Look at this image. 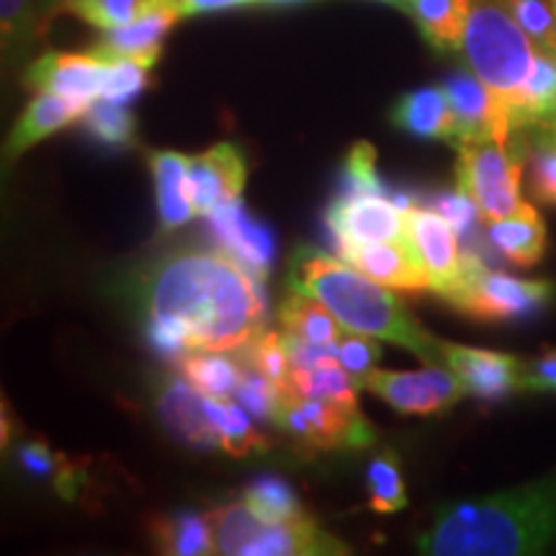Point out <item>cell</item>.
<instances>
[{
  "label": "cell",
  "mask_w": 556,
  "mask_h": 556,
  "mask_svg": "<svg viewBox=\"0 0 556 556\" xmlns=\"http://www.w3.org/2000/svg\"><path fill=\"white\" fill-rule=\"evenodd\" d=\"M258 278L227 250H180L148 278V336L163 358L240 353L266 332Z\"/></svg>",
  "instance_id": "cell-1"
},
{
  "label": "cell",
  "mask_w": 556,
  "mask_h": 556,
  "mask_svg": "<svg viewBox=\"0 0 556 556\" xmlns=\"http://www.w3.org/2000/svg\"><path fill=\"white\" fill-rule=\"evenodd\" d=\"M556 544V471L536 482L441 507L417 539L420 554L520 556Z\"/></svg>",
  "instance_id": "cell-2"
},
{
  "label": "cell",
  "mask_w": 556,
  "mask_h": 556,
  "mask_svg": "<svg viewBox=\"0 0 556 556\" xmlns=\"http://www.w3.org/2000/svg\"><path fill=\"white\" fill-rule=\"evenodd\" d=\"M289 289L319 299L348 330L407 348L426 364H441V340L417 325L392 289L381 287L343 258H332L317 248H299L289 266Z\"/></svg>",
  "instance_id": "cell-3"
},
{
  "label": "cell",
  "mask_w": 556,
  "mask_h": 556,
  "mask_svg": "<svg viewBox=\"0 0 556 556\" xmlns=\"http://www.w3.org/2000/svg\"><path fill=\"white\" fill-rule=\"evenodd\" d=\"M462 52L471 73L513 111L539 50L500 0H471Z\"/></svg>",
  "instance_id": "cell-4"
},
{
  "label": "cell",
  "mask_w": 556,
  "mask_h": 556,
  "mask_svg": "<svg viewBox=\"0 0 556 556\" xmlns=\"http://www.w3.org/2000/svg\"><path fill=\"white\" fill-rule=\"evenodd\" d=\"M552 296L554 287L548 281H531V278L486 270L482 261L464 253V276L446 296V302L475 319L503 323V319L533 315Z\"/></svg>",
  "instance_id": "cell-5"
},
{
  "label": "cell",
  "mask_w": 556,
  "mask_h": 556,
  "mask_svg": "<svg viewBox=\"0 0 556 556\" xmlns=\"http://www.w3.org/2000/svg\"><path fill=\"white\" fill-rule=\"evenodd\" d=\"M456 186L467 191L479 206L484 222L503 219L523 204L520 180L526 157L503 142L456 144Z\"/></svg>",
  "instance_id": "cell-6"
},
{
  "label": "cell",
  "mask_w": 556,
  "mask_h": 556,
  "mask_svg": "<svg viewBox=\"0 0 556 556\" xmlns=\"http://www.w3.org/2000/svg\"><path fill=\"white\" fill-rule=\"evenodd\" d=\"M274 422L287 430L299 446L309 451L364 448L374 441V430L358 413V407L304 400L287 392H281Z\"/></svg>",
  "instance_id": "cell-7"
},
{
  "label": "cell",
  "mask_w": 556,
  "mask_h": 556,
  "mask_svg": "<svg viewBox=\"0 0 556 556\" xmlns=\"http://www.w3.org/2000/svg\"><path fill=\"white\" fill-rule=\"evenodd\" d=\"M407 199H389L384 193H340L325 222L336 240L338 253L366 242L407 240Z\"/></svg>",
  "instance_id": "cell-8"
},
{
  "label": "cell",
  "mask_w": 556,
  "mask_h": 556,
  "mask_svg": "<svg viewBox=\"0 0 556 556\" xmlns=\"http://www.w3.org/2000/svg\"><path fill=\"white\" fill-rule=\"evenodd\" d=\"M361 387L405 415L446 413L464 397L462 381L448 366L428 364L417 371H384L371 368Z\"/></svg>",
  "instance_id": "cell-9"
},
{
  "label": "cell",
  "mask_w": 556,
  "mask_h": 556,
  "mask_svg": "<svg viewBox=\"0 0 556 556\" xmlns=\"http://www.w3.org/2000/svg\"><path fill=\"white\" fill-rule=\"evenodd\" d=\"M451 109L456 116L454 144L464 142H503L510 144L516 122L507 103L492 93L475 73H451L443 80Z\"/></svg>",
  "instance_id": "cell-10"
},
{
  "label": "cell",
  "mask_w": 556,
  "mask_h": 556,
  "mask_svg": "<svg viewBox=\"0 0 556 556\" xmlns=\"http://www.w3.org/2000/svg\"><path fill=\"white\" fill-rule=\"evenodd\" d=\"M438 351H441V364L456 374L469 397L497 402L523 392V358L484 351V348L446 343V340L438 343Z\"/></svg>",
  "instance_id": "cell-11"
},
{
  "label": "cell",
  "mask_w": 556,
  "mask_h": 556,
  "mask_svg": "<svg viewBox=\"0 0 556 556\" xmlns=\"http://www.w3.org/2000/svg\"><path fill=\"white\" fill-rule=\"evenodd\" d=\"M407 240L415 248L422 268L428 270L433 291L446 299L464 276V255L458 250L456 229L433 206H409Z\"/></svg>",
  "instance_id": "cell-12"
},
{
  "label": "cell",
  "mask_w": 556,
  "mask_h": 556,
  "mask_svg": "<svg viewBox=\"0 0 556 556\" xmlns=\"http://www.w3.org/2000/svg\"><path fill=\"white\" fill-rule=\"evenodd\" d=\"M106 73L109 62L93 52H47L31 62L24 80L37 93H54L80 106H90L103 96Z\"/></svg>",
  "instance_id": "cell-13"
},
{
  "label": "cell",
  "mask_w": 556,
  "mask_h": 556,
  "mask_svg": "<svg viewBox=\"0 0 556 556\" xmlns=\"http://www.w3.org/2000/svg\"><path fill=\"white\" fill-rule=\"evenodd\" d=\"M245 160L235 144H214L212 150L191 157L189 193L193 212L199 217H212L217 208L238 201L245 189Z\"/></svg>",
  "instance_id": "cell-14"
},
{
  "label": "cell",
  "mask_w": 556,
  "mask_h": 556,
  "mask_svg": "<svg viewBox=\"0 0 556 556\" xmlns=\"http://www.w3.org/2000/svg\"><path fill=\"white\" fill-rule=\"evenodd\" d=\"M340 258L351 263L361 274L379 281L381 287L402 291V294H422L433 291L428 270L422 268L415 248L409 240H389V242H366V245H353L340 250Z\"/></svg>",
  "instance_id": "cell-15"
},
{
  "label": "cell",
  "mask_w": 556,
  "mask_h": 556,
  "mask_svg": "<svg viewBox=\"0 0 556 556\" xmlns=\"http://www.w3.org/2000/svg\"><path fill=\"white\" fill-rule=\"evenodd\" d=\"M157 415L173 438L193 448H222L219 433L208 415V397L184 377H173L157 392Z\"/></svg>",
  "instance_id": "cell-16"
},
{
  "label": "cell",
  "mask_w": 556,
  "mask_h": 556,
  "mask_svg": "<svg viewBox=\"0 0 556 556\" xmlns=\"http://www.w3.org/2000/svg\"><path fill=\"white\" fill-rule=\"evenodd\" d=\"M212 227L217 232L222 248L232 255L240 266H245L253 278L263 283L270 274V263H274V238L261 222H255L242 206V201L217 208L212 214Z\"/></svg>",
  "instance_id": "cell-17"
},
{
  "label": "cell",
  "mask_w": 556,
  "mask_h": 556,
  "mask_svg": "<svg viewBox=\"0 0 556 556\" xmlns=\"http://www.w3.org/2000/svg\"><path fill=\"white\" fill-rule=\"evenodd\" d=\"M180 18L184 16H180L176 5H165V9L152 11L148 16L131 21V24L103 31V37L96 41L90 52L99 54V58L106 62L131 58L155 67L160 52H163V39L168 37V31Z\"/></svg>",
  "instance_id": "cell-18"
},
{
  "label": "cell",
  "mask_w": 556,
  "mask_h": 556,
  "mask_svg": "<svg viewBox=\"0 0 556 556\" xmlns=\"http://www.w3.org/2000/svg\"><path fill=\"white\" fill-rule=\"evenodd\" d=\"M351 554L343 541L330 536L315 520L302 516L287 523H263L242 556H338Z\"/></svg>",
  "instance_id": "cell-19"
},
{
  "label": "cell",
  "mask_w": 556,
  "mask_h": 556,
  "mask_svg": "<svg viewBox=\"0 0 556 556\" xmlns=\"http://www.w3.org/2000/svg\"><path fill=\"white\" fill-rule=\"evenodd\" d=\"M486 238L505 261L520 268L536 266L546 253V225L528 201L507 217L486 222Z\"/></svg>",
  "instance_id": "cell-20"
},
{
  "label": "cell",
  "mask_w": 556,
  "mask_h": 556,
  "mask_svg": "<svg viewBox=\"0 0 556 556\" xmlns=\"http://www.w3.org/2000/svg\"><path fill=\"white\" fill-rule=\"evenodd\" d=\"M88 106L62 99L54 93H39L29 101L18 122L13 124L9 142H5V160H16L34 144L47 139L54 131L67 127V124L83 119Z\"/></svg>",
  "instance_id": "cell-21"
},
{
  "label": "cell",
  "mask_w": 556,
  "mask_h": 556,
  "mask_svg": "<svg viewBox=\"0 0 556 556\" xmlns=\"http://www.w3.org/2000/svg\"><path fill=\"white\" fill-rule=\"evenodd\" d=\"M189 163L184 152H152L150 168L152 180H155L157 193V217L163 232L184 227L193 214L191 193H189Z\"/></svg>",
  "instance_id": "cell-22"
},
{
  "label": "cell",
  "mask_w": 556,
  "mask_h": 556,
  "mask_svg": "<svg viewBox=\"0 0 556 556\" xmlns=\"http://www.w3.org/2000/svg\"><path fill=\"white\" fill-rule=\"evenodd\" d=\"M394 127L409 131L422 139H448L456 137V116L451 109L446 90L441 88H417L405 93L392 109Z\"/></svg>",
  "instance_id": "cell-23"
},
{
  "label": "cell",
  "mask_w": 556,
  "mask_h": 556,
  "mask_svg": "<svg viewBox=\"0 0 556 556\" xmlns=\"http://www.w3.org/2000/svg\"><path fill=\"white\" fill-rule=\"evenodd\" d=\"M402 11L409 13L433 50H462L471 0H407Z\"/></svg>",
  "instance_id": "cell-24"
},
{
  "label": "cell",
  "mask_w": 556,
  "mask_h": 556,
  "mask_svg": "<svg viewBox=\"0 0 556 556\" xmlns=\"http://www.w3.org/2000/svg\"><path fill=\"white\" fill-rule=\"evenodd\" d=\"M358 381L345 371L338 361H325V364L291 368L281 392L294 394L304 400L336 402L343 407H358Z\"/></svg>",
  "instance_id": "cell-25"
},
{
  "label": "cell",
  "mask_w": 556,
  "mask_h": 556,
  "mask_svg": "<svg viewBox=\"0 0 556 556\" xmlns=\"http://www.w3.org/2000/svg\"><path fill=\"white\" fill-rule=\"evenodd\" d=\"M152 539L160 554L168 556H206L217 554L212 518L199 513H176V516L152 520Z\"/></svg>",
  "instance_id": "cell-26"
},
{
  "label": "cell",
  "mask_w": 556,
  "mask_h": 556,
  "mask_svg": "<svg viewBox=\"0 0 556 556\" xmlns=\"http://www.w3.org/2000/svg\"><path fill=\"white\" fill-rule=\"evenodd\" d=\"M180 377L197 387L201 394L217 400H229L238 389L245 361L242 353H189L178 361Z\"/></svg>",
  "instance_id": "cell-27"
},
{
  "label": "cell",
  "mask_w": 556,
  "mask_h": 556,
  "mask_svg": "<svg viewBox=\"0 0 556 556\" xmlns=\"http://www.w3.org/2000/svg\"><path fill=\"white\" fill-rule=\"evenodd\" d=\"M513 119L516 131L556 119V54L539 50L531 75L513 106Z\"/></svg>",
  "instance_id": "cell-28"
},
{
  "label": "cell",
  "mask_w": 556,
  "mask_h": 556,
  "mask_svg": "<svg viewBox=\"0 0 556 556\" xmlns=\"http://www.w3.org/2000/svg\"><path fill=\"white\" fill-rule=\"evenodd\" d=\"M278 319H281L283 332L309 340V343H336L343 332L340 319L319 299L304 294V291H291L283 299L278 307Z\"/></svg>",
  "instance_id": "cell-29"
},
{
  "label": "cell",
  "mask_w": 556,
  "mask_h": 556,
  "mask_svg": "<svg viewBox=\"0 0 556 556\" xmlns=\"http://www.w3.org/2000/svg\"><path fill=\"white\" fill-rule=\"evenodd\" d=\"M165 5H176V0H60L58 9L73 13L96 29L109 31Z\"/></svg>",
  "instance_id": "cell-30"
},
{
  "label": "cell",
  "mask_w": 556,
  "mask_h": 556,
  "mask_svg": "<svg viewBox=\"0 0 556 556\" xmlns=\"http://www.w3.org/2000/svg\"><path fill=\"white\" fill-rule=\"evenodd\" d=\"M208 415H212L214 428L219 433L222 448L229 456H250L255 451L266 448V438L258 433V428L253 426L248 409L240 402H235L232 397H208Z\"/></svg>",
  "instance_id": "cell-31"
},
{
  "label": "cell",
  "mask_w": 556,
  "mask_h": 556,
  "mask_svg": "<svg viewBox=\"0 0 556 556\" xmlns=\"http://www.w3.org/2000/svg\"><path fill=\"white\" fill-rule=\"evenodd\" d=\"M242 500L250 510L258 516L263 523H287V520L302 518V503L294 495V490L278 477H258L248 490L242 492Z\"/></svg>",
  "instance_id": "cell-32"
},
{
  "label": "cell",
  "mask_w": 556,
  "mask_h": 556,
  "mask_svg": "<svg viewBox=\"0 0 556 556\" xmlns=\"http://www.w3.org/2000/svg\"><path fill=\"white\" fill-rule=\"evenodd\" d=\"M80 122L90 131V137L109 148H129L137 139V119L127 103L109 101L103 96L90 103Z\"/></svg>",
  "instance_id": "cell-33"
},
{
  "label": "cell",
  "mask_w": 556,
  "mask_h": 556,
  "mask_svg": "<svg viewBox=\"0 0 556 556\" xmlns=\"http://www.w3.org/2000/svg\"><path fill=\"white\" fill-rule=\"evenodd\" d=\"M536 135L528 148V184L531 193L548 206H556V119L531 127Z\"/></svg>",
  "instance_id": "cell-34"
},
{
  "label": "cell",
  "mask_w": 556,
  "mask_h": 556,
  "mask_svg": "<svg viewBox=\"0 0 556 556\" xmlns=\"http://www.w3.org/2000/svg\"><path fill=\"white\" fill-rule=\"evenodd\" d=\"M212 518V531L214 541H217V554L227 556H242L245 546L255 539V533L263 528V520L255 516L253 510L245 505V500L240 503H229L225 507L208 513Z\"/></svg>",
  "instance_id": "cell-35"
},
{
  "label": "cell",
  "mask_w": 556,
  "mask_h": 556,
  "mask_svg": "<svg viewBox=\"0 0 556 556\" xmlns=\"http://www.w3.org/2000/svg\"><path fill=\"white\" fill-rule=\"evenodd\" d=\"M366 482L371 507L377 513H400L407 507L405 479H402L400 462L392 451H381L379 456L371 458L366 471Z\"/></svg>",
  "instance_id": "cell-36"
},
{
  "label": "cell",
  "mask_w": 556,
  "mask_h": 556,
  "mask_svg": "<svg viewBox=\"0 0 556 556\" xmlns=\"http://www.w3.org/2000/svg\"><path fill=\"white\" fill-rule=\"evenodd\" d=\"M45 0H0V21H3V52L5 60H16L37 34Z\"/></svg>",
  "instance_id": "cell-37"
},
{
  "label": "cell",
  "mask_w": 556,
  "mask_h": 556,
  "mask_svg": "<svg viewBox=\"0 0 556 556\" xmlns=\"http://www.w3.org/2000/svg\"><path fill=\"white\" fill-rule=\"evenodd\" d=\"M536 50L556 54V0H500Z\"/></svg>",
  "instance_id": "cell-38"
},
{
  "label": "cell",
  "mask_w": 556,
  "mask_h": 556,
  "mask_svg": "<svg viewBox=\"0 0 556 556\" xmlns=\"http://www.w3.org/2000/svg\"><path fill=\"white\" fill-rule=\"evenodd\" d=\"M240 353L248 368L263 374V377L274 381V384L283 387V381H287L291 371V361H289L283 332H270V330L261 332V336Z\"/></svg>",
  "instance_id": "cell-39"
},
{
  "label": "cell",
  "mask_w": 556,
  "mask_h": 556,
  "mask_svg": "<svg viewBox=\"0 0 556 556\" xmlns=\"http://www.w3.org/2000/svg\"><path fill=\"white\" fill-rule=\"evenodd\" d=\"M18 462H21V467H24L26 471H31L34 477L52 479V482L58 484V490L65 497L75 495V490H73V484H75L73 464H70L67 458H62L60 454H54V451L47 446V443L34 441V443H26V446H21Z\"/></svg>",
  "instance_id": "cell-40"
},
{
  "label": "cell",
  "mask_w": 556,
  "mask_h": 556,
  "mask_svg": "<svg viewBox=\"0 0 556 556\" xmlns=\"http://www.w3.org/2000/svg\"><path fill=\"white\" fill-rule=\"evenodd\" d=\"M379 338L366 336V332L348 330L343 328L336 340V356L338 364L351 374L353 379L364 381V377L371 368H377V361L381 358V345L377 343Z\"/></svg>",
  "instance_id": "cell-41"
},
{
  "label": "cell",
  "mask_w": 556,
  "mask_h": 556,
  "mask_svg": "<svg viewBox=\"0 0 556 556\" xmlns=\"http://www.w3.org/2000/svg\"><path fill=\"white\" fill-rule=\"evenodd\" d=\"M150 65L131 58L111 60L106 83H103V99L116 103L135 101L137 96L150 86Z\"/></svg>",
  "instance_id": "cell-42"
},
{
  "label": "cell",
  "mask_w": 556,
  "mask_h": 556,
  "mask_svg": "<svg viewBox=\"0 0 556 556\" xmlns=\"http://www.w3.org/2000/svg\"><path fill=\"white\" fill-rule=\"evenodd\" d=\"M232 400L240 402V405L245 407L253 417H261V420L274 422L278 402H281V387L263 377V374L253 371V368L245 366V374H242V379H240L238 389H235Z\"/></svg>",
  "instance_id": "cell-43"
},
{
  "label": "cell",
  "mask_w": 556,
  "mask_h": 556,
  "mask_svg": "<svg viewBox=\"0 0 556 556\" xmlns=\"http://www.w3.org/2000/svg\"><path fill=\"white\" fill-rule=\"evenodd\" d=\"M343 193H384L377 173V150L368 142L353 144L345 160V189Z\"/></svg>",
  "instance_id": "cell-44"
},
{
  "label": "cell",
  "mask_w": 556,
  "mask_h": 556,
  "mask_svg": "<svg viewBox=\"0 0 556 556\" xmlns=\"http://www.w3.org/2000/svg\"><path fill=\"white\" fill-rule=\"evenodd\" d=\"M433 208L451 222V227H454L456 235H462V238H471V232H475L477 227V219L482 217V214H479V206L475 204V199H471L467 191L458 189V186L456 191L441 193V197L435 199Z\"/></svg>",
  "instance_id": "cell-45"
},
{
  "label": "cell",
  "mask_w": 556,
  "mask_h": 556,
  "mask_svg": "<svg viewBox=\"0 0 556 556\" xmlns=\"http://www.w3.org/2000/svg\"><path fill=\"white\" fill-rule=\"evenodd\" d=\"M523 392L556 394V348L523 364Z\"/></svg>",
  "instance_id": "cell-46"
},
{
  "label": "cell",
  "mask_w": 556,
  "mask_h": 556,
  "mask_svg": "<svg viewBox=\"0 0 556 556\" xmlns=\"http://www.w3.org/2000/svg\"><path fill=\"white\" fill-rule=\"evenodd\" d=\"M250 3H255V0H176V9L180 11V16H197V13L240 9V5Z\"/></svg>",
  "instance_id": "cell-47"
},
{
  "label": "cell",
  "mask_w": 556,
  "mask_h": 556,
  "mask_svg": "<svg viewBox=\"0 0 556 556\" xmlns=\"http://www.w3.org/2000/svg\"><path fill=\"white\" fill-rule=\"evenodd\" d=\"M255 3H266V5H287V3H302V0H255Z\"/></svg>",
  "instance_id": "cell-48"
},
{
  "label": "cell",
  "mask_w": 556,
  "mask_h": 556,
  "mask_svg": "<svg viewBox=\"0 0 556 556\" xmlns=\"http://www.w3.org/2000/svg\"><path fill=\"white\" fill-rule=\"evenodd\" d=\"M45 5L50 9V5H60V0H45Z\"/></svg>",
  "instance_id": "cell-49"
}]
</instances>
